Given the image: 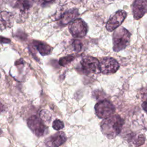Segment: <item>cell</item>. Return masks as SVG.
<instances>
[{
  "mask_svg": "<svg viewBox=\"0 0 147 147\" xmlns=\"http://www.w3.org/2000/svg\"><path fill=\"white\" fill-rule=\"evenodd\" d=\"M123 123V119L119 115H112L101 122L100 130L107 138L113 139L120 133Z\"/></svg>",
  "mask_w": 147,
  "mask_h": 147,
  "instance_id": "obj_1",
  "label": "cell"
},
{
  "mask_svg": "<svg viewBox=\"0 0 147 147\" xmlns=\"http://www.w3.org/2000/svg\"><path fill=\"white\" fill-rule=\"evenodd\" d=\"M29 128L37 137L43 136L48 132L47 126L43 123L40 118L36 115L30 117L27 120Z\"/></svg>",
  "mask_w": 147,
  "mask_h": 147,
  "instance_id": "obj_5",
  "label": "cell"
},
{
  "mask_svg": "<svg viewBox=\"0 0 147 147\" xmlns=\"http://www.w3.org/2000/svg\"><path fill=\"white\" fill-rule=\"evenodd\" d=\"M34 45L36 46L39 53L42 56L48 55L52 52V48L44 42L36 41L34 42Z\"/></svg>",
  "mask_w": 147,
  "mask_h": 147,
  "instance_id": "obj_14",
  "label": "cell"
},
{
  "mask_svg": "<svg viewBox=\"0 0 147 147\" xmlns=\"http://www.w3.org/2000/svg\"><path fill=\"white\" fill-rule=\"evenodd\" d=\"M79 69L80 73L85 75L98 74L100 72L99 62L98 60L94 57L86 56L82 59Z\"/></svg>",
  "mask_w": 147,
  "mask_h": 147,
  "instance_id": "obj_3",
  "label": "cell"
},
{
  "mask_svg": "<svg viewBox=\"0 0 147 147\" xmlns=\"http://www.w3.org/2000/svg\"><path fill=\"white\" fill-rule=\"evenodd\" d=\"M14 16L10 12L3 11L0 12V29L3 30L11 28L14 24Z\"/></svg>",
  "mask_w": 147,
  "mask_h": 147,
  "instance_id": "obj_11",
  "label": "cell"
},
{
  "mask_svg": "<svg viewBox=\"0 0 147 147\" xmlns=\"http://www.w3.org/2000/svg\"><path fill=\"white\" fill-rule=\"evenodd\" d=\"M69 30L73 37L76 38L83 37L88 31L87 24L81 18H77L69 25Z\"/></svg>",
  "mask_w": 147,
  "mask_h": 147,
  "instance_id": "obj_6",
  "label": "cell"
},
{
  "mask_svg": "<svg viewBox=\"0 0 147 147\" xmlns=\"http://www.w3.org/2000/svg\"><path fill=\"white\" fill-rule=\"evenodd\" d=\"M142 107L144 109V110L146 113H147V100L143 102V103H142Z\"/></svg>",
  "mask_w": 147,
  "mask_h": 147,
  "instance_id": "obj_21",
  "label": "cell"
},
{
  "mask_svg": "<svg viewBox=\"0 0 147 147\" xmlns=\"http://www.w3.org/2000/svg\"><path fill=\"white\" fill-rule=\"evenodd\" d=\"M67 140L65 133L63 131H58L48 137L45 141V147H59Z\"/></svg>",
  "mask_w": 147,
  "mask_h": 147,
  "instance_id": "obj_9",
  "label": "cell"
},
{
  "mask_svg": "<svg viewBox=\"0 0 147 147\" xmlns=\"http://www.w3.org/2000/svg\"><path fill=\"white\" fill-rule=\"evenodd\" d=\"M145 137L142 134H134L130 137L131 142L136 146L142 145L145 142Z\"/></svg>",
  "mask_w": 147,
  "mask_h": 147,
  "instance_id": "obj_15",
  "label": "cell"
},
{
  "mask_svg": "<svg viewBox=\"0 0 147 147\" xmlns=\"http://www.w3.org/2000/svg\"><path fill=\"white\" fill-rule=\"evenodd\" d=\"M2 130L0 129V134H1V133H2Z\"/></svg>",
  "mask_w": 147,
  "mask_h": 147,
  "instance_id": "obj_23",
  "label": "cell"
},
{
  "mask_svg": "<svg viewBox=\"0 0 147 147\" xmlns=\"http://www.w3.org/2000/svg\"><path fill=\"white\" fill-rule=\"evenodd\" d=\"M10 42V39L0 36V42H2V43H9Z\"/></svg>",
  "mask_w": 147,
  "mask_h": 147,
  "instance_id": "obj_20",
  "label": "cell"
},
{
  "mask_svg": "<svg viewBox=\"0 0 147 147\" xmlns=\"http://www.w3.org/2000/svg\"><path fill=\"white\" fill-rule=\"evenodd\" d=\"M64 123L60 119H55L52 123V127L56 130H60L64 127Z\"/></svg>",
  "mask_w": 147,
  "mask_h": 147,
  "instance_id": "obj_17",
  "label": "cell"
},
{
  "mask_svg": "<svg viewBox=\"0 0 147 147\" xmlns=\"http://www.w3.org/2000/svg\"><path fill=\"white\" fill-rule=\"evenodd\" d=\"M4 110V106L0 102V113H1Z\"/></svg>",
  "mask_w": 147,
  "mask_h": 147,
  "instance_id": "obj_22",
  "label": "cell"
},
{
  "mask_svg": "<svg viewBox=\"0 0 147 147\" xmlns=\"http://www.w3.org/2000/svg\"><path fill=\"white\" fill-rule=\"evenodd\" d=\"M72 46H73L74 51L76 52H79L82 50V47H83V44L80 42V41H79L78 40H73Z\"/></svg>",
  "mask_w": 147,
  "mask_h": 147,
  "instance_id": "obj_19",
  "label": "cell"
},
{
  "mask_svg": "<svg viewBox=\"0 0 147 147\" xmlns=\"http://www.w3.org/2000/svg\"><path fill=\"white\" fill-rule=\"evenodd\" d=\"M78 16L79 12L77 9H69L62 14L59 19V24L61 25H65L71 23Z\"/></svg>",
  "mask_w": 147,
  "mask_h": 147,
  "instance_id": "obj_12",
  "label": "cell"
},
{
  "mask_svg": "<svg viewBox=\"0 0 147 147\" xmlns=\"http://www.w3.org/2000/svg\"><path fill=\"white\" fill-rule=\"evenodd\" d=\"M115 110L114 105L106 99L98 102L95 106V114L99 118L105 119L111 116Z\"/></svg>",
  "mask_w": 147,
  "mask_h": 147,
  "instance_id": "obj_4",
  "label": "cell"
},
{
  "mask_svg": "<svg viewBox=\"0 0 147 147\" xmlns=\"http://www.w3.org/2000/svg\"><path fill=\"white\" fill-rule=\"evenodd\" d=\"M32 6V1H17L14 5V7L19 11L20 16H24L28 13V10Z\"/></svg>",
  "mask_w": 147,
  "mask_h": 147,
  "instance_id": "obj_13",
  "label": "cell"
},
{
  "mask_svg": "<svg viewBox=\"0 0 147 147\" xmlns=\"http://www.w3.org/2000/svg\"><path fill=\"white\" fill-rule=\"evenodd\" d=\"M130 40V32L123 27H118L113 34V50L119 52L124 49L129 45Z\"/></svg>",
  "mask_w": 147,
  "mask_h": 147,
  "instance_id": "obj_2",
  "label": "cell"
},
{
  "mask_svg": "<svg viewBox=\"0 0 147 147\" xmlns=\"http://www.w3.org/2000/svg\"><path fill=\"white\" fill-rule=\"evenodd\" d=\"M132 8L134 19H140L147 13V0L135 1L133 4Z\"/></svg>",
  "mask_w": 147,
  "mask_h": 147,
  "instance_id": "obj_10",
  "label": "cell"
},
{
  "mask_svg": "<svg viewBox=\"0 0 147 147\" xmlns=\"http://www.w3.org/2000/svg\"><path fill=\"white\" fill-rule=\"evenodd\" d=\"M40 117L42 121H49L51 119V115L50 113L47 110H42L40 113Z\"/></svg>",
  "mask_w": 147,
  "mask_h": 147,
  "instance_id": "obj_18",
  "label": "cell"
},
{
  "mask_svg": "<svg viewBox=\"0 0 147 147\" xmlns=\"http://www.w3.org/2000/svg\"><path fill=\"white\" fill-rule=\"evenodd\" d=\"M127 16V13L123 10H119L108 20L106 25V29L112 32L117 29L123 22Z\"/></svg>",
  "mask_w": 147,
  "mask_h": 147,
  "instance_id": "obj_8",
  "label": "cell"
},
{
  "mask_svg": "<svg viewBox=\"0 0 147 147\" xmlns=\"http://www.w3.org/2000/svg\"><path fill=\"white\" fill-rule=\"evenodd\" d=\"M75 56L73 55H68L67 56L63 57L60 59L59 61V63L61 66H65L69 64L71 61H72L75 59Z\"/></svg>",
  "mask_w": 147,
  "mask_h": 147,
  "instance_id": "obj_16",
  "label": "cell"
},
{
  "mask_svg": "<svg viewBox=\"0 0 147 147\" xmlns=\"http://www.w3.org/2000/svg\"><path fill=\"white\" fill-rule=\"evenodd\" d=\"M100 71L105 75L115 73L119 68L118 61L111 57H105L99 62Z\"/></svg>",
  "mask_w": 147,
  "mask_h": 147,
  "instance_id": "obj_7",
  "label": "cell"
}]
</instances>
